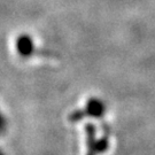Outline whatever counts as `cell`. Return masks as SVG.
Instances as JSON below:
<instances>
[{
	"instance_id": "cell-1",
	"label": "cell",
	"mask_w": 155,
	"mask_h": 155,
	"mask_svg": "<svg viewBox=\"0 0 155 155\" xmlns=\"http://www.w3.org/2000/svg\"><path fill=\"white\" fill-rule=\"evenodd\" d=\"M106 109H107V107L102 100L98 99V98H90L87 100V102L85 104V107L83 109L72 111L69 115V121L72 123H76L82 121L85 117L101 118L105 115Z\"/></svg>"
},
{
	"instance_id": "cell-2",
	"label": "cell",
	"mask_w": 155,
	"mask_h": 155,
	"mask_svg": "<svg viewBox=\"0 0 155 155\" xmlns=\"http://www.w3.org/2000/svg\"><path fill=\"white\" fill-rule=\"evenodd\" d=\"M86 133V155H101L109 148V139L102 137L97 139V129L92 123L85 125Z\"/></svg>"
},
{
	"instance_id": "cell-3",
	"label": "cell",
	"mask_w": 155,
	"mask_h": 155,
	"mask_svg": "<svg viewBox=\"0 0 155 155\" xmlns=\"http://www.w3.org/2000/svg\"><path fill=\"white\" fill-rule=\"evenodd\" d=\"M17 53L22 58H29L36 52V46L33 43V39L29 35H21L16 38L15 41Z\"/></svg>"
},
{
	"instance_id": "cell-4",
	"label": "cell",
	"mask_w": 155,
	"mask_h": 155,
	"mask_svg": "<svg viewBox=\"0 0 155 155\" xmlns=\"http://www.w3.org/2000/svg\"><path fill=\"white\" fill-rule=\"evenodd\" d=\"M7 129H8V121L4 115V113L0 110V136L5 134Z\"/></svg>"
},
{
	"instance_id": "cell-5",
	"label": "cell",
	"mask_w": 155,
	"mask_h": 155,
	"mask_svg": "<svg viewBox=\"0 0 155 155\" xmlns=\"http://www.w3.org/2000/svg\"><path fill=\"white\" fill-rule=\"evenodd\" d=\"M0 155H6V154H5V152H4V150H1V148H0Z\"/></svg>"
}]
</instances>
